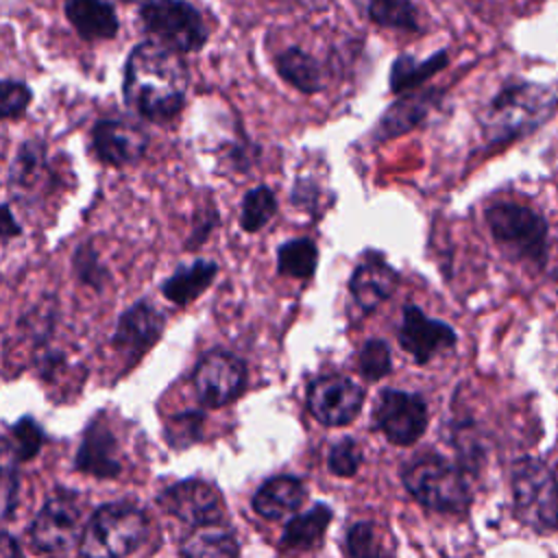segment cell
Returning <instances> with one entry per match:
<instances>
[{
    "mask_svg": "<svg viewBox=\"0 0 558 558\" xmlns=\"http://www.w3.org/2000/svg\"><path fill=\"white\" fill-rule=\"evenodd\" d=\"M187 92V68L183 59L157 41L137 44L124 68L126 102L148 120L174 118Z\"/></svg>",
    "mask_w": 558,
    "mask_h": 558,
    "instance_id": "1",
    "label": "cell"
},
{
    "mask_svg": "<svg viewBox=\"0 0 558 558\" xmlns=\"http://www.w3.org/2000/svg\"><path fill=\"white\" fill-rule=\"evenodd\" d=\"M551 111V94L534 83H517L495 96L482 113V131L490 144H504L536 129Z\"/></svg>",
    "mask_w": 558,
    "mask_h": 558,
    "instance_id": "2",
    "label": "cell"
},
{
    "mask_svg": "<svg viewBox=\"0 0 558 558\" xmlns=\"http://www.w3.org/2000/svg\"><path fill=\"white\" fill-rule=\"evenodd\" d=\"M146 534V517L126 504H107L87 521L81 536L83 558H124Z\"/></svg>",
    "mask_w": 558,
    "mask_h": 558,
    "instance_id": "3",
    "label": "cell"
},
{
    "mask_svg": "<svg viewBox=\"0 0 558 558\" xmlns=\"http://www.w3.org/2000/svg\"><path fill=\"white\" fill-rule=\"evenodd\" d=\"M512 497L517 517L536 532L558 525V482L554 473L534 458H523L512 469Z\"/></svg>",
    "mask_w": 558,
    "mask_h": 558,
    "instance_id": "4",
    "label": "cell"
},
{
    "mask_svg": "<svg viewBox=\"0 0 558 558\" xmlns=\"http://www.w3.org/2000/svg\"><path fill=\"white\" fill-rule=\"evenodd\" d=\"M488 227L495 240L517 259L541 262L547 248L545 220L525 205L495 203L486 211Z\"/></svg>",
    "mask_w": 558,
    "mask_h": 558,
    "instance_id": "5",
    "label": "cell"
},
{
    "mask_svg": "<svg viewBox=\"0 0 558 558\" xmlns=\"http://www.w3.org/2000/svg\"><path fill=\"white\" fill-rule=\"evenodd\" d=\"M403 484L412 497L432 510L456 512L469 504V488L462 473L440 458H425L410 464L403 473Z\"/></svg>",
    "mask_w": 558,
    "mask_h": 558,
    "instance_id": "6",
    "label": "cell"
},
{
    "mask_svg": "<svg viewBox=\"0 0 558 558\" xmlns=\"http://www.w3.org/2000/svg\"><path fill=\"white\" fill-rule=\"evenodd\" d=\"M142 22L157 44L174 52L198 50L207 39V26L198 9L185 0H155L142 7Z\"/></svg>",
    "mask_w": 558,
    "mask_h": 558,
    "instance_id": "7",
    "label": "cell"
},
{
    "mask_svg": "<svg viewBox=\"0 0 558 558\" xmlns=\"http://www.w3.org/2000/svg\"><path fill=\"white\" fill-rule=\"evenodd\" d=\"M81 510L72 495L59 493L46 501L31 525L33 547L44 556L68 554L78 536Z\"/></svg>",
    "mask_w": 558,
    "mask_h": 558,
    "instance_id": "8",
    "label": "cell"
},
{
    "mask_svg": "<svg viewBox=\"0 0 558 558\" xmlns=\"http://www.w3.org/2000/svg\"><path fill=\"white\" fill-rule=\"evenodd\" d=\"M375 421L390 442L412 445L427 427V408L414 392L384 390L375 405Z\"/></svg>",
    "mask_w": 558,
    "mask_h": 558,
    "instance_id": "9",
    "label": "cell"
},
{
    "mask_svg": "<svg viewBox=\"0 0 558 558\" xmlns=\"http://www.w3.org/2000/svg\"><path fill=\"white\" fill-rule=\"evenodd\" d=\"M246 381V371L240 357L229 351L207 353L194 371V390L209 408H220L233 401Z\"/></svg>",
    "mask_w": 558,
    "mask_h": 558,
    "instance_id": "10",
    "label": "cell"
},
{
    "mask_svg": "<svg viewBox=\"0 0 558 558\" xmlns=\"http://www.w3.org/2000/svg\"><path fill=\"white\" fill-rule=\"evenodd\" d=\"M364 401L362 388L340 375H327L316 379L307 390V403L312 414L323 425H344L355 418Z\"/></svg>",
    "mask_w": 558,
    "mask_h": 558,
    "instance_id": "11",
    "label": "cell"
},
{
    "mask_svg": "<svg viewBox=\"0 0 558 558\" xmlns=\"http://www.w3.org/2000/svg\"><path fill=\"white\" fill-rule=\"evenodd\" d=\"M159 506L192 525H207L222 519V501L214 486L201 480H185L168 486L157 497Z\"/></svg>",
    "mask_w": 558,
    "mask_h": 558,
    "instance_id": "12",
    "label": "cell"
},
{
    "mask_svg": "<svg viewBox=\"0 0 558 558\" xmlns=\"http://www.w3.org/2000/svg\"><path fill=\"white\" fill-rule=\"evenodd\" d=\"M399 344L418 364H425L436 353L456 344V331L447 323L425 316L416 305H405L399 327Z\"/></svg>",
    "mask_w": 558,
    "mask_h": 558,
    "instance_id": "13",
    "label": "cell"
},
{
    "mask_svg": "<svg viewBox=\"0 0 558 558\" xmlns=\"http://www.w3.org/2000/svg\"><path fill=\"white\" fill-rule=\"evenodd\" d=\"M92 144L102 161L124 166L137 161L146 153L148 135L142 126L129 120H100L94 126Z\"/></svg>",
    "mask_w": 558,
    "mask_h": 558,
    "instance_id": "14",
    "label": "cell"
},
{
    "mask_svg": "<svg viewBox=\"0 0 558 558\" xmlns=\"http://www.w3.org/2000/svg\"><path fill=\"white\" fill-rule=\"evenodd\" d=\"M163 329V316L146 301L131 305L118 320L113 344L129 357H140L148 351Z\"/></svg>",
    "mask_w": 558,
    "mask_h": 558,
    "instance_id": "15",
    "label": "cell"
},
{
    "mask_svg": "<svg viewBox=\"0 0 558 558\" xmlns=\"http://www.w3.org/2000/svg\"><path fill=\"white\" fill-rule=\"evenodd\" d=\"M397 283H399V272L390 264H386L379 255H368L353 270L349 290L355 303L364 312H371L395 292Z\"/></svg>",
    "mask_w": 558,
    "mask_h": 558,
    "instance_id": "16",
    "label": "cell"
},
{
    "mask_svg": "<svg viewBox=\"0 0 558 558\" xmlns=\"http://www.w3.org/2000/svg\"><path fill=\"white\" fill-rule=\"evenodd\" d=\"M116 438L111 429L102 421H94L81 442L76 466L85 473L98 475V477H113L120 471V460L116 456Z\"/></svg>",
    "mask_w": 558,
    "mask_h": 558,
    "instance_id": "17",
    "label": "cell"
},
{
    "mask_svg": "<svg viewBox=\"0 0 558 558\" xmlns=\"http://www.w3.org/2000/svg\"><path fill=\"white\" fill-rule=\"evenodd\" d=\"M65 15L83 39H111L118 33V15L105 0H68Z\"/></svg>",
    "mask_w": 558,
    "mask_h": 558,
    "instance_id": "18",
    "label": "cell"
},
{
    "mask_svg": "<svg viewBox=\"0 0 558 558\" xmlns=\"http://www.w3.org/2000/svg\"><path fill=\"white\" fill-rule=\"evenodd\" d=\"M303 501V484L296 477H272L259 486L253 497V508L264 519H281L294 512Z\"/></svg>",
    "mask_w": 558,
    "mask_h": 558,
    "instance_id": "19",
    "label": "cell"
},
{
    "mask_svg": "<svg viewBox=\"0 0 558 558\" xmlns=\"http://www.w3.org/2000/svg\"><path fill=\"white\" fill-rule=\"evenodd\" d=\"M216 272L218 266L209 259H196L187 266H181L163 281V296L177 305H185L209 288Z\"/></svg>",
    "mask_w": 558,
    "mask_h": 558,
    "instance_id": "20",
    "label": "cell"
},
{
    "mask_svg": "<svg viewBox=\"0 0 558 558\" xmlns=\"http://www.w3.org/2000/svg\"><path fill=\"white\" fill-rule=\"evenodd\" d=\"M183 558H238V541L235 536L218 525H196L181 545Z\"/></svg>",
    "mask_w": 558,
    "mask_h": 558,
    "instance_id": "21",
    "label": "cell"
},
{
    "mask_svg": "<svg viewBox=\"0 0 558 558\" xmlns=\"http://www.w3.org/2000/svg\"><path fill=\"white\" fill-rule=\"evenodd\" d=\"M331 521V508L327 504H316L312 510L292 517L281 534V543L290 549L314 547Z\"/></svg>",
    "mask_w": 558,
    "mask_h": 558,
    "instance_id": "22",
    "label": "cell"
},
{
    "mask_svg": "<svg viewBox=\"0 0 558 558\" xmlns=\"http://www.w3.org/2000/svg\"><path fill=\"white\" fill-rule=\"evenodd\" d=\"M347 549L351 558H392L395 538L386 527L360 521L347 534Z\"/></svg>",
    "mask_w": 558,
    "mask_h": 558,
    "instance_id": "23",
    "label": "cell"
},
{
    "mask_svg": "<svg viewBox=\"0 0 558 558\" xmlns=\"http://www.w3.org/2000/svg\"><path fill=\"white\" fill-rule=\"evenodd\" d=\"M277 70L288 83H292L296 89H301L305 94H314L323 87L320 65L316 63L314 57H310L307 52H303L299 48L286 50L277 59Z\"/></svg>",
    "mask_w": 558,
    "mask_h": 558,
    "instance_id": "24",
    "label": "cell"
},
{
    "mask_svg": "<svg viewBox=\"0 0 558 558\" xmlns=\"http://www.w3.org/2000/svg\"><path fill=\"white\" fill-rule=\"evenodd\" d=\"M447 65V52L432 54L427 61H414L412 57H397L390 72V87L395 94H405L408 89H414L425 78L436 74L440 68Z\"/></svg>",
    "mask_w": 558,
    "mask_h": 558,
    "instance_id": "25",
    "label": "cell"
},
{
    "mask_svg": "<svg viewBox=\"0 0 558 558\" xmlns=\"http://www.w3.org/2000/svg\"><path fill=\"white\" fill-rule=\"evenodd\" d=\"M318 264V248L310 238L290 240L277 251V270L286 277L305 279L314 275Z\"/></svg>",
    "mask_w": 558,
    "mask_h": 558,
    "instance_id": "26",
    "label": "cell"
},
{
    "mask_svg": "<svg viewBox=\"0 0 558 558\" xmlns=\"http://www.w3.org/2000/svg\"><path fill=\"white\" fill-rule=\"evenodd\" d=\"M429 100L427 96H405L401 100H397L381 118V135L384 137H392L399 133H405L410 129H414L429 109Z\"/></svg>",
    "mask_w": 558,
    "mask_h": 558,
    "instance_id": "27",
    "label": "cell"
},
{
    "mask_svg": "<svg viewBox=\"0 0 558 558\" xmlns=\"http://www.w3.org/2000/svg\"><path fill=\"white\" fill-rule=\"evenodd\" d=\"M275 211H277V201H275L272 190H268L266 185L253 187L251 192H246V196L242 201L240 227L248 233H255L268 225V220L275 216Z\"/></svg>",
    "mask_w": 558,
    "mask_h": 558,
    "instance_id": "28",
    "label": "cell"
},
{
    "mask_svg": "<svg viewBox=\"0 0 558 558\" xmlns=\"http://www.w3.org/2000/svg\"><path fill=\"white\" fill-rule=\"evenodd\" d=\"M368 15L373 22L392 28L416 31V7L412 0H368Z\"/></svg>",
    "mask_w": 558,
    "mask_h": 558,
    "instance_id": "29",
    "label": "cell"
},
{
    "mask_svg": "<svg viewBox=\"0 0 558 558\" xmlns=\"http://www.w3.org/2000/svg\"><path fill=\"white\" fill-rule=\"evenodd\" d=\"M360 373L375 381V379H381L384 375H388L390 371V351H388V344L384 340H368L362 351H360Z\"/></svg>",
    "mask_w": 558,
    "mask_h": 558,
    "instance_id": "30",
    "label": "cell"
},
{
    "mask_svg": "<svg viewBox=\"0 0 558 558\" xmlns=\"http://www.w3.org/2000/svg\"><path fill=\"white\" fill-rule=\"evenodd\" d=\"M11 440H13L15 458L31 460L44 442V432L31 416H24L11 427Z\"/></svg>",
    "mask_w": 558,
    "mask_h": 558,
    "instance_id": "31",
    "label": "cell"
},
{
    "mask_svg": "<svg viewBox=\"0 0 558 558\" xmlns=\"http://www.w3.org/2000/svg\"><path fill=\"white\" fill-rule=\"evenodd\" d=\"M201 429H203V414L183 412L168 421L166 436L172 447H187L201 436Z\"/></svg>",
    "mask_w": 558,
    "mask_h": 558,
    "instance_id": "32",
    "label": "cell"
},
{
    "mask_svg": "<svg viewBox=\"0 0 558 558\" xmlns=\"http://www.w3.org/2000/svg\"><path fill=\"white\" fill-rule=\"evenodd\" d=\"M31 89L22 81L4 78L0 85V113L2 118H17L31 105Z\"/></svg>",
    "mask_w": 558,
    "mask_h": 558,
    "instance_id": "33",
    "label": "cell"
},
{
    "mask_svg": "<svg viewBox=\"0 0 558 558\" xmlns=\"http://www.w3.org/2000/svg\"><path fill=\"white\" fill-rule=\"evenodd\" d=\"M327 464H329L331 473H336L340 477H349V475H353L360 469L362 451H360V447L351 438H344V440H340V442H336L331 447Z\"/></svg>",
    "mask_w": 558,
    "mask_h": 558,
    "instance_id": "34",
    "label": "cell"
},
{
    "mask_svg": "<svg viewBox=\"0 0 558 558\" xmlns=\"http://www.w3.org/2000/svg\"><path fill=\"white\" fill-rule=\"evenodd\" d=\"M44 166V148L37 142H26L20 148V155L15 157V163L11 168V181L26 185V181Z\"/></svg>",
    "mask_w": 558,
    "mask_h": 558,
    "instance_id": "35",
    "label": "cell"
},
{
    "mask_svg": "<svg viewBox=\"0 0 558 558\" xmlns=\"http://www.w3.org/2000/svg\"><path fill=\"white\" fill-rule=\"evenodd\" d=\"M74 268L78 272V277L85 281V283H92V286H100L102 283V277H105V270L102 266L98 264V257L92 248L87 246H81L74 255Z\"/></svg>",
    "mask_w": 558,
    "mask_h": 558,
    "instance_id": "36",
    "label": "cell"
},
{
    "mask_svg": "<svg viewBox=\"0 0 558 558\" xmlns=\"http://www.w3.org/2000/svg\"><path fill=\"white\" fill-rule=\"evenodd\" d=\"M2 486H4V519H9L15 506V495H17V475L13 473V469H4Z\"/></svg>",
    "mask_w": 558,
    "mask_h": 558,
    "instance_id": "37",
    "label": "cell"
},
{
    "mask_svg": "<svg viewBox=\"0 0 558 558\" xmlns=\"http://www.w3.org/2000/svg\"><path fill=\"white\" fill-rule=\"evenodd\" d=\"M17 233H20V225H15V222H13V214H11V209H9V205H4L2 235H4V240H9V238H13V235H17Z\"/></svg>",
    "mask_w": 558,
    "mask_h": 558,
    "instance_id": "38",
    "label": "cell"
},
{
    "mask_svg": "<svg viewBox=\"0 0 558 558\" xmlns=\"http://www.w3.org/2000/svg\"><path fill=\"white\" fill-rule=\"evenodd\" d=\"M2 558H22L17 543L9 534H4V541H2Z\"/></svg>",
    "mask_w": 558,
    "mask_h": 558,
    "instance_id": "39",
    "label": "cell"
},
{
    "mask_svg": "<svg viewBox=\"0 0 558 558\" xmlns=\"http://www.w3.org/2000/svg\"><path fill=\"white\" fill-rule=\"evenodd\" d=\"M124 2H144V4H148V2H155V0H124Z\"/></svg>",
    "mask_w": 558,
    "mask_h": 558,
    "instance_id": "40",
    "label": "cell"
}]
</instances>
